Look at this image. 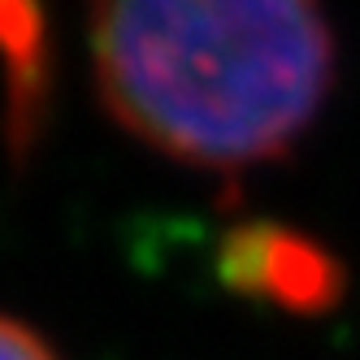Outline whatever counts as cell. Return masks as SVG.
<instances>
[{
    "label": "cell",
    "mask_w": 360,
    "mask_h": 360,
    "mask_svg": "<svg viewBox=\"0 0 360 360\" xmlns=\"http://www.w3.org/2000/svg\"><path fill=\"white\" fill-rule=\"evenodd\" d=\"M87 39L105 109L195 169L287 157L334 83L321 0H91Z\"/></svg>",
    "instance_id": "obj_1"
},
{
    "label": "cell",
    "mask_w": 360,
    "mask_h": 360,
    "mask_svg": "<svg viewBox=\"0 0 360 360\" xmlns=\"http://www.w3.org/2000/svg\"><path fill=\"white\" fill-rule=\"evenodd\" d=\"M221 274L235 291L274 300L295 313L330 308L343 291L339 261L313 239L278 226H243L221 248Z\"/></svg>",
    "instance_id": "obj_2"
},
{
    "label": "cell",
    "mask_w": 360,
    "mask_h": 360,
    "mask_svg": "<svg viewBox=\"0 0 360 360\" xmlns=\"http://www.w3.org/2000/svg\"><path fill=\"white\" fill-rule=\"evenodd\" d=\"M0 360H57L35 330L0 313Z\"/></svg>",
    "instance_id": "obj_3"
}]
</instances>
